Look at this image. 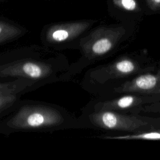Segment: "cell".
Returning <instances> with one entry per match:
<instances>
[{
	"label": "cell",
	"mask_w": 160,
	"mask_h": 160,
	"mask_svg": "<svg viewBox=\"0 0 160 160\" xmlns=\"http://www.w3.org/2000/svg\"><path fill=\"white\" fill-rule=\"evenodd\" d=\"M66 55L42 44H29L0 52V80L24 79L41 86L70 81Z\"/></svg>",
	"instance_id": "obj_1"
},
{
	"label": "cell",
	"mask_w": 160,
	"mask_h": 160,
	"mask_svg": "<svg viewBox=\"0 0 160 160\" xmlns=\"http://www.w3.org/2000/svg\"><path fill=\"white\" fill-rule=\"evenodd\" d=\"M86 129L139 133L160 128V117L140 114L121 113L107 109L84 106L79 116Z\"/></svg>",
	"instance_id": "obj_5"
},
{
	"label": "cell",
	"mask_w": 160,
	"mask_h": 160,
	"mask_svg": "<svg viewBox=\"0 0 160 160\" xmlns=\"http://www.w3.org/2000/svg\"><path fill=\"white\" fill-rule=\"evenodd\" d=\"M121 3L126 9L129 11L134 10L136 6L134 0H121Z\"/></svg>",
	"instance_id": "obj_14"
},
{
	"label": "cell",
	"mask_w": 160,
	"mask_h": 160,
	"mask_svg": "<svg viewBox=\"0 0 160 160\" xmlns=\"http://www.w3.org/2000/svg\"><path fill=\"white\" fill-rule=\"evenodd\" d=\"M86 129L80 118L58 104L20 99L0 120V134L9 136L20 132H54Z\"/></svg>",
	"instance_id": "obj_2"
},
{
	"label": "cell",
	"mask_w": 160,
	"mask_h": 160,
	"mask_svg": "<svg viewBox=\"0 0 160 160\" xmlns=\"http://www.w3.org/2000/svg\"><path fill=\"white\" fill-rule=\"evenodd\" d=\"M41 87L39 84L28 80H0V97L22 96Z\"/></svg>",
	"instance_id": "obj_9"
},
{
	"label": "cell",
	"mask_w": 160,
	"mask_h": 160,
	"mask_svg": "<svg viewBox=\"0 0 160 160\" xmlns=\"http://www.w3.org/2000/svg\"><path fill=\"white\" fill-rule=\"evenodd\" d=\"M155 2H158V3H159L160 2V0H154Z\"/></svg>",
	"instance_id": "obj_15"
},
{
	"label": "cell",
	"mask_w": 160,
	"mask_h": 160,
	"mask_svg": "<svg viewBox=\"0 0 160 160\" xmlns=\"http://www.w3.org/2000/svg\"><path fill=\"white\" fill-rule=\"evenodd\" d=\"M21 96L0 97V120L6 116L16 106Z\"/></svg>",
	"instance_id": "obj_12"
},
{
	"label": "cell",
	"mask_w": 160,
	"mask_h": 160,
	"mask_svg": "<svg viewBox=\"0 0 160 160\" xmlns=\"http://www.w3.org/2000/svg\"><path fill=\"white\" fill-rule=\"evenodd\" d=\"M126 40L125 32L120 29L99 27L90 30L80 42L79 58L70 63L68 73L69 80L88 66L116 52L127 44Z\"/></svg>",
	"instance_id": "obj_4"
},
{
	"label": "cell",
	"mask_w": 160,
	"mask_h": 160,
	"mask_svg": "<svg viewBox=\"0 0 160 160\" xmlns=\"http://www.w3.org/2000/svg\"><path fill=\"white\" fill-rule=\"evenodd\" d=\"M106 139H116V140H146V141H158L160 140V128L154 130L134 133V134H125L124 135L117 136H98Z\"/></svg>",
	"instance_id": "obj_11"
},
{
	"label": "cell",
	"mask_w": 160,
	"mask_h": 160,
	"mask_svg": "<svg viewBox=\"0 0 160 160\" xmlns=\"http://www.w3.org/2000/svg\"><path fill=\"white\" fill-rule=\"evenodd\" d=\"M157 61L145 52L124 54L111 61L88 69L81 81L86 92L102 98L119 84L154 69Z\"/></svg>",
	"instance_id": "obj_3"
},
{
	"label": "cell",
	"mask_w": 160,
	"mask_h": 160,
	"mask_svg": "<svg viewBox=\"0 0 160 160\" xmlns=\"http://www.w3.org/2000/svg\"><path fill=\"white\" fill-rule=\"evenodd\" d=\"M160 101V96L125 92L106 98H96L86 106L95 109H107L121 113L140 114L144 106Z\"/></svg>",
	"instance_id": "obj_7"
},
{
	"label": "cell",
	"mask_w": 160,
	"mask_h": 160,
	"mask_svg": "<svg viewBox=\"0 0 160 160\" xmlns=\"http://www.w3.org/2000/svg\"><path fill=\"white\" fill-rule=\"evenodd\" d=\"M125 92L160 96V61H157L153 70L139 74L119 84L100 98H110Z\"/></svg>",
	"instance_id": "obj_8"
},
{
	"label": "cell",
	"mask_w": 160,
	"mask_h": 160,
	"mask_svg": "<svg viewBox=\"0 0 160 160\" xmlns=\"http://www.w3.org/2000/svg\"><path fill=\"white\" fill-rule=\"evenodd\" d=\"M93 23L91 20H78L49 24L41 31V44L56 51L78 50L81 39Z\"/></svg>",
	"instance_id": "obj_6"
},
{
	"label": "cell",
	"mask_w": 160,
	"mask_h": 160,
	"mask_svg": "<svg viewBox=\"0 0 160 160\" xmlns=\"http://www.w3.org/2000/svg\"><path fill=\"white\" fill-rule=\"evenodd\" d=\"M142 113L156 114L160 116V101L144 106L142 108Z\"/></svg>",
	"instance_id": "obj_13"
},
{
	"label": "cell",
	"mask_w": 160,
	"mask_h": 160,
	"mask_svg": "<svg viewBox=\"0 0 160 160\" xmlns=\"http://www.w3.org/2000/svg\"><path fill=\"white\" fill-rule=\"evenodd\" d=\"M28 30L19 24L0 19V47L14 42L27 33Z\"/></svg>",
	"instance_id": "obj_10"
}]
</instances>
